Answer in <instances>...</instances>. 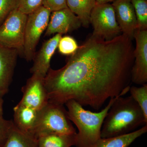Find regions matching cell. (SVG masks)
I'll return each instance as SVG.
<instances>
[{"instance_id": "6da1fadb", "label": "cell", "mask_w": 147, "mask_h": 147, "mask_svg": "<svg viewBox=\"0 0 147 147\" xmlns=\"http://www.w3.org/2000/svg\"><path fill=\"white\" fill-rule=\"evenodd\" d=\"M131 40L123 34L109 40L92 35L63 67L49 69L44 79L49 102L73 100L98 110L108 99L126 94L134 62Z\"/></svg>"}, {"instance_id": "7a4b0ae2", "label": "cell", "mask_w": 147, "mask_h": 147, "mask_svg": "<svg viewBox=\"0 0 147 147\" xmlns=\"http://www.w3.org/2000/svg\"><path fill=\"white\" fill-rule=\"evenodd\" d=\"M147 124L144 113L131 96L116 98L103 121L100 137L105 138L124 135Z\"/></svg>"}, {"instance_id": "3957f363", "label": "cell", "mask_w": 147, "mask_h": 147, "mask_svg": "<svg viewBox=\"0 0 147 147\" xmlns=\"http://www.w3.org/2000/svg\"><path fill=\"white\" fill-rule=\"evenodd\" d=\"M117 97L110 98L107 106L98 112L86 110L74 100L66 102L65 105L67 108L69 119L78 129L75 146L92 147L101 138L102 123L108 110Z\"/></svg>"}, {"instance_id": "277c9868", "label": "cell", "mask_w": 147, "mask_h": 147, "mask_svg": "<svg viewBox=\"0 0 147 147\" xmlns=\"http://www.w3.org/2000/svg\"><path fill=\"white\" fill-rule=\"evenodd\" d=\"M64 105L48 102L39 110L36 123L30 134L36 138L50 133L76 134Z\"/></svg>"}, {"instance_id": "5b68a950", "label": "cell", "mask_w": 147, "mask_h": 147, "mask_svg": "<svg viewBox=\"0 0 147 147\" xmlns=\"http://www.w3.org/2000/svg\"><path fill=\"white\" fill-rule=\"evenodd\" d=\"M51 12L42 5L28 14L25 28L23 55L28 61L33 60L40 37L46 30Z\"/></svg>"}, {"instance_id": "8992f818", "label": "cell", "mask_w": 147, "mask_h": 147, "mask_svg": "<svg viewBox=\"0 0 147 147\" xmlns=\"http://www.w3.org/2000/svg\"><path fill=\"white\" fill-rule=\"evenodd\" d=\"M28 15L18 9L13 10L0 26V45L23 54Z\"/></svg>"}, {"instance_id": "52a82bcc", "label": "cell", "mask_w": 147, "mask_h": 147, "mask_svg": "<svg viewBox=\"0 0 147 147\" xmlns=\"http://www.w3.org/2000/svg\"><path fill=\"white\" fill-rule=\"evenodd\" d=\"M90 23L94 29L92 35L105 40L118 36L121 32L114 8L109 3L96 4L91 12Z\"/></svg>"}, {"instance_id": "ba28073f", "label": "cell", "mask_w": 147, "mask_h": 147, "mask_svg": "<svg viewBox=\"0 0 147 147\" xmlns=\"http://www.w3.org/2000/svg\"><path fill=\"white\" fill-rule=\"evenodd\" d=\"M134 38L136 48L134 50V62L131 70V81L137 85L147 83V30L135 31Z\"/></svg>"}, {"instance_id": "9c48e42d", "label": "cell", "mask_w": 147, "mask_h": 147, "mask_svg": "<svg viewBox=\"0 0 147 147\" xmlns=\"http://www.w3.org/2000/svg\"><path fill=\"white\" fill-rule=\"evenodd\" d=\"M43 78L32 75L22 88L23 96L18 103L39 110L49 102Z\"/></svg>"}, {"instance_id": "30bf717a", "label": "cell", "mask_w": 147, "mask_h": 147, "mask_svg": "<svg viewBox=\"0 0 147 147\" xmlns=\"http://www.w3.org/2000/svg\"><path fill=\"white\" fill-rule=\"evenodd\" d=\"M82 26L81 20L68 8L51 12L45 36L55 33L65 34L79 28Z\"/></svg>"}, {"instance_id": "8fae6325", "label": "cell", "mask_w": 147, "mask_h": 147, "mask_svg": "<svg viewBox=\"0 0 147 147\" xmlns=\"http://www.w3.org/2000/svg\"><path fill=\"white\" fill-rule=\"evenodd\" d=\"M62 35L57 34L43 43L34 58V63L30 69L32 75L44 79L50 68L52 57L57 48L58 44Z\"/></svg>"}, {"instance_id": "7c38bea8", "label": "cell", "mask_w": 147, "mask_h": 147, "mask_svg": "<svg viewBox=\"0 0 147 147\" xmlns=\"http://www.w3.org/2000/svg\"><path fill=\"white\" fill-rule=\"evenodd\" d=\"M112 5L121 32L132 40L137 29V20L131 0H115Z\"/></svg>"}, {"instance_id": "4fadbf2b", "label": "cell", "mask_w": 147, "mask_h": 147, "mask_svg": "<svg viewBox=\"0 0 147 147\" xmlns=\"http://www.w3.org/2000/svg\"><path fill=\"white\" fill-rule=\"evenodd\" d=\"M19 53L0 45V97L8 92Z\"/></svg>"}, {"instance_id": "5bb4252c", "label": "cell", "mask_w": 147, "mask_h": 147, "mask_svg": "<svg viewBox=\"0 0 147 147\" xmlns=\"http://www.w3.org/2000/svg\"><path fill=\"white\" fill-rule=\"evenodd\" d=\"M13 110L14 125L20 130L30 133L36 123L39 110L19 103Z\"/></svg>"}, {"instance_id": "9a60e30c", "label": "cell", "mask_w": 147, "mask_h": 147, "mask_svg": "<svg viewBox=\"0 0 147 147\" xmlns=\"http://www.w3.org/2000/svg\"><path fill=\"white\" fill-rule=\"evenodd\" d=\"M147 131V124H146L128 134L109 138H100L92 147H128Z\"/></svg>"}, {"instance_id": "2e32d148", "label": "cell", "mask_w": 147, "mask_h": 147, "mask_svg": "<svg viewBox=\"0 0 147 147\" xmlns=\"http://www.w3.org/2000/svg\"><path fill=\"white\" fill-rule=\"evenodd\" d=\"M76 134L50 133L41 135L37 138L38 147H71L75 146Z\"/></svg>"}, {"instance_id": "e0dca14e", "label": "cell", "mask_w": 147, "mask_h": 147, "mask_svg": "<svg viewBox=\"0 0 147 147\" xmlns=\"http://www.w3.org/2000/svg\"><path fill=\"white\" fill-rule=\"evenodd\" d=\"M67 7L78 16L83 26L88 28L91 12L96 4V0H66Z\"/></svg>"}, {"instance_id": "ac0fdd59", "label": "cell", "mask_w": 147, "mask_h": 147, "mask_svg": "<svg viewBox=\"0 0 147 147\" xmlns=\"http://www.w3.org/2000/svg\"><path fill=\"white\" fill-rule=\"evenodd\" d=\"M3 147H39L33 135L20 130L14 124Z\"/></svg>"}, {"instance_id": "d6986e66", "label": "cell", "mask_w": 147, "mask_h": 147, "mask_svg": "<svg viewBox=\"0 0 147 147\" xmlns=\"http://www.w3.org/2000/svg\"><path fill=\"white\" fill-rule=\"evenodd\" d=\"M137 20L138 30H147V0H131Z\"/></svg>"}, {"instance_id": "ffe728a7", "label": "cell", "mask_w": 147, "mask_h": 147, "mask_svg": "<svg viewBox=\"0 0 147 147\" xmlns=\"http://www.w3.org/2000/svg\"><path fill=\"white\" fill-rule=\"evenodd\" d=\"M130 96L139 105L147 120V84L141 87H130Z\"/></svg>"}, {"instance_id": "44dd1931", "label": "cell", "mask_w": 147, "mask_h": 147, "mask_svg": "<svg viewBox=\"0 0 147 147\" xmlns=\"http://www.w3.org/2000/svg\"><path fill=\"white\" fill-rule=\"evenodd\" d=\"M79 47L77 42L73 38L66 36L61 37L57 48L61 55L68 56L75 53Z\"/></svg>"}, {"instance_id": "7402d4cb", "label": "cell", "mask_w": 147, "mask_h": 147, "mask_svg": "<svg viewBox=\"0 0 147 147\" xmlns=\"http://www.w3.org/2000/svg\"><path fill=\"white\" fill-rule=\"evenodd\" d=\"M19 5V0H0V26Z\"/></svg>"}, {"instance_id": "603a6c76", "label": "cell", "mask_w": 147, "mask_h": 147, "mask_svg": "<svg viewBox=\"0 0 147 147\" xmlns=\"http://www.w3.org/2000/svg\"><path fill=\"white\" fill-rule=\"evenodd\" d=\"M43 0H19L18 9L25 14L33 12L42 5Z\"/></svg>"}, {"instance_id": "cb8c5ba5", "label": "cell", "mask_w": 147, "mask_h": 147, "mask_svg": "<svg viewBox=\"0 0 147 147\" xmlns=\"http://www.w3.org/2000/svg\"><path fill=\"white\" fill-rule=\"evenodd\" d=\"M13 125V121L3 118L0 120V147L4 146Z\"/></svg>"}, {"instance_id": "d4e9b609", "label": "cell", "mask_w": 147, "mask_h": 147, "mask_svg": "<svg viewBox=\"0 0 147 147\" xmlns=\"http://www.w3.org/2000/svg\"><path fill=\"white\" fill-rule=\"evenodd\" d=\"M42 5L51 12L67 7L66 0H43Z\"/></svg>"}, {"instance_id": "484cf974", "label": "cell", "mask_w": 147, "mask_h": 147, "mask_svg": "<svg viewBox=\"0 0 147 147\" xmlns=\"http://www.w3.org/2000/svg\"><path fill=\"white\" fill-rule=\"evenodd\" d=\"M3 98L0 97V120L3 118Z\"/></svg>"}, {"instance_id": "4316f807", "label": "cell", "mask_w": 147, "mask_h": 147, "mask_svg": "<svg viewBox=\"0 0 147 147\" xmlns=\"http://www.w3.org/2000/svg\"><path fill=\"white\" fill-rule=\"evenodd\" d=\"M115 0H96V4H100L107 3L111 2L114 1Z\"/></svg>"}]
</instances>
